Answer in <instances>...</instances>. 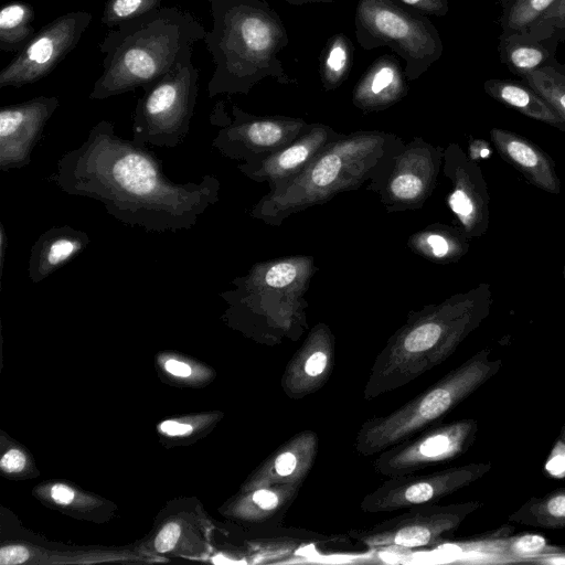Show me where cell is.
<instances>
[{
  "mask_svg": "<svg viewBox=\"0 0 565 565\" xmlns=\"http://www.w3.org/2000/svg\"><path fill=\"white\" fill-rule=\"evenodd\" d=\"M29 558V551L20 545L4 546L0 550V564L15 565Z\"/></svg>",
  "mask_w": 565,
  "mask_h": 565,
  "instance_id": "36",
  "label": "cell"
},
{
  "mask_svg": "<svg viewBox=\"0 0 565 565\" xmlns=\"http://www.w3.org/2000/svg\"><path fill=\"white\" fill-rule=\"evenodd\" d=\"M391 188L401 199H414L422 190V182L413 174H401L393 180Z\"/></svg>",
  "mask_w": 565,
  "mask_h": 565,
  "instance_id": "31",
  "label": "cell"
},
{
  "mask_svg": "<svg viewBox=\"0 0 565 565\" xmlns=\"http://www.w3.org/2000/svg\"><path fill=\"white\" fill-rule=\"evenodd\" d=\"M425 15L445 17L449 11L447 0H395Z\"/></svg>",
  "mask_w": 565,
  "mask_h": 565,
  "instance_id": "32",
  "label": "cell"
},
{
  "mask_svg": "<svg viewBox=\"0 0 565 565\" xmlns=\"http://www.w3.org/2000/svg\"><path fill=\"white\" fill-rule=\"evenodd\" d=\"M60 105L55 96H38L0 109V170L26 167L44 127Z\"/></svg>",
  "mask_w": 565,
  "mask_h": 565,
  "instance_id": "12",
  "label": "cell"
},
{
  "mask_svg": "<svg viewBox=\"0 0 565 565\" xmlns=\"http://www.w3.org/2000/svg\"><path fill=\"white\" fill-rule=\"evenodd\" d=\"M199 71L188 58L143 89L132 114V141L174 148L194 115Z\"/></svg>",
  "mask_w": 565,
  "mask_h": 565,
  "instance_id": "7",
  "label": "cell"
},
{
  "mask_svg": "<svg viewBox=\"0 0 565 565\" xmlns=\"http://www.w3.org/2000/svg\"><path fill=\"white\" fill-rule=\"evenodd\" d=\"M166 370L175 375L181 377H186L191 374V369L188 364L175 361V360H169L166 362Z\"/></svg>",
  "mask_w": 565,
  "mask_h": 565,
  "instance_id": "41",
  "label": "cell"
},
{
  "mask_svg": "<svg viewBox=\"0 0 565 565\" xmlns=\"http://www.w3.org/2000/svg\"><path fill=\"white\" fill-rule=\"evenodd\" d=\"M492 301L490 285L481 284L399 330L375 358L363 397L372 401L401 388L445 362L488 317Z\"/></svg>",
  "mask_w": 565,
  "mask_h": 565,
  "instance_id": "4",
  "label": "cell"
},
{
  "mask_svg": "<svg viewBox=\"0 0 565 565\" xmlns=\"http://www.w3.org/2000/svg\"><path fill=\"white\" fill-rule=\"evenodd\" d=\"M206 30L190 12L160 7L110 29L99 50L103 72L89 99L102 100L147 86L192 58L193 45Z\"/></svg>",
  "mask_w": 565,
  "mask_h": 565,
  "instance_id": "2",
  "label": "cell"
},
{
  "mask_svg": "<svg viewBox=\"0 0 565 565\" xmlns=\"http://www.w3.org/2000/svg\"><path fill=\"white\" fill-rule=\"evenodd\" d=\"M302 484H276L253 488L242 502V513L255 522L277 527L294 503Z\"/></svg>",
  "mask_w": 565,
  "mask_h": 565,
  "instance_id": "21",
  "label": "cell"
},
{
  "mask_svg": "<svg viewBox=\"0 0 565 565\" xmlns=\"http://www.w3.org/2000/svg\"><path fill=\"white\" fill-rule=\"evenodd\" d=\"M490 139L500 157L514 167L527 182L552 194L561 192V180L554 161L537 145L503 128H492Z\"/></svg>",
  "mask_w": 565,
  "mask_h": 565,
  "instance_id": "16",
  "label": "cell"
},
{
  "mask_svg": "<svg viewBox=\"0 0 565 565\" xmlns=\"http://www.w3.org/2000/svg\"><path fill=\"white\" fill-rule=\"evenodd\" d=\"M563 275H564V280H565V265H564V270H563Z\"/></svg>",
  "mask_w": 565,
  "mask_h": 565,
  "instance_id": "45",
  "label": "cell"
},
{
  "mask_svg": "<svg viewBox=\"0 0 565 565\" xmlns=\"http://www.w3.org/2000/svg\"><path fill=\"white\" fill-rule=\"evenodd\" d=\"M427 243L430 246L433 254L438 258H444L450 253L451 244L440 234H430L427 237Z\"/></svg>",
  "mask_w": 565,
  "mask_h": 565,
  "instance_id": "38",
  "label": "cell"
},
{
  "mask_svg": "<svg viewBox=\"0 0 565 565\" xmlns=\"http://www.w3.org/2000/svg\"><path fill=\"white\" fill-rule=\"evenodd\" d=\"M491 468L489 462H471L425 475L391 477L363 497L360 509L366 513H382L437 503L481 479Z\"/></svg>",
  "mask_w": 565,
  "mask_h": 565,
  "instance_id": "10",
  "label": "cell"
},
{
  "mask_svg": "<svg viewBox=\"0 0 565 565\" xmlns=\"http://www.w3.org/2000/svg\"><path fill=\"white\" fill-rule=\"evenodd\" d=\"M353 54L352 41L344 33L328 39L319 56V75L326 90L338 88L348 78Z\"/></svg>",
  "mask_w": 565,
  "mask_h": 565,
  "instance_id": "25",
  "label": "cell"
},
{
  "mask_svg": "<svg viewBox=\"0 0 565 565\" xmlns=\"http://www.w3.org/2000/svg\"><path fill=\"white\" fill-rule=\"evenodd\" d=\"M8 237L6 234V230L2 223H0V271L2 275L4 260H6V253L8 249Z\"/></svg>",
  "mask_w": 565,
  "mask_h": 565,
  "instance_id": "42",
  "label": "cell"
},
{
  "mask_svg": "<svg viewBox=\"0 0 565 565\" xmlns=\"http://www.w3.org/2000/svg\"><path fill=\"white\" fill-rule=\"evenodd\" d=\"M558 440L565 446V424H564V426H563V428L561 430Z\"/></svg>",
  "mask_w": 565,
  "mask_h": 565,
  "instance_id": "44",
  "label": "cell"
},
{
  "mask_svg": "<svg viewBox=\"0 0 565 565\" xmlns=\"http://www.w3.org/2000/svg\"><path fill=\"white\" fill-rule=\"evenodd\" d=\"M508 521L547 530L565 529V488L530 498Z\"/></svg>",
  "mask_w": 565,
  "mask_h": 565,
  "instance_id": "22",
  "label": "cell"
},
{
  "mask_svg": "<svg viewBox=\"0 0 565 565\" xmlns=\"http://www.w3.org/2000/svg\"><path fill=\"white\" fill-rule=\"evenodd\" d=\"M181 527L178 523L171 522L163 526L154 541V547L160 553L172 550L180 536Z\"/></svg>",
  "mask_w": 565,
  "mask_h": 565,
  "instance_id": "34",
  "label": "cell"
},
{
  "mask_svg": "<svg viewBox=\"0 0 565 565\" xmlns=\"http://www.w3.org/2000/svg\"><path fill=\"white\" fill-rule=\"evenodd\" d=\"M501 366L502 360L492 359L489 349L476 352L392 413L363 422L354 438V449L362 456H373L436 425Z\"/></svg>",
  "mask_w": 565,
  "mask_h": 565,
  "instance_id": "5",
  "label": "cell"
},
{
  "mask_svg": "<svg viewBox=\"0 0 565 565\" xmlns=\"http://www.w3.org/2000/svg\"><path fill=\"white\" fill-rule=\"evenodd\" d=\"M292 6H303L308 3H331L334 0H282Z\"/></svg>",
  "mask_w": 565,
  "mask_h": 565,
  "instance_id": "43",
  "label": "cell"
},
{
  "mask_svg": "<svg viewBox=\"0 0 565 565\" xmlns=\"http://www.w3.org/2000/svg\"><path fill=\"white\" fill-rule=\"evenodd\" d=\"M482 507L480 501L440 505H417L348 536L372 550H418L447 542L468 515Z\"/></svg>",
  "mask_w": 565,
  "mask_h": 565,
  "instance_id": "8",
  "label": "cell"
},
{
  "mask_svg": "<svg viewBox=\"0 0 565 565\" xmlns=\"http://www.w3.org/2000/svg\"><path fill=\"white\" fill-rule=\"evenodd\" d=\"M318 448L316 431L306 429L295 434L260 465L250 486L302 484L315 465Z\"/></svg>",
  "mask_w": 565,
  "mask_h": 565,
  "instance_id": "14",
  "label": "cell"
},
{
  "mask_svg": "<svg viewBox=\"0 0 565 565\" xmlns=\"http://www.w3.org/2000/svg\"><path fill=\"white\" fill-rule=\"evenodd\" d=\"M406 75L396 57L384 54L372 62L354 88V103L364 107L392 104L407 92Z\"/></svg>",
  "mask_w": 565,
  "mask_h": 565,
  "instance_id": "18",
  "label": "cell"
},
{
  "mask_svg": "<svg viewBox=\"0 0 565 565\" xmlns=\"http://www.w3.org/2000/svg\"><path fill=\"white\" fill-rule=\"evenodd\" d=\"M92 21L84 10L67 12L43 25L0 72V87L20 88L47 76L78 44Z\"/></svg>",
  "mask_w": 565,
  "mask_h": 565,
  "instance_id": "11",
  "label": "cell"
},
{
  "mask_svg": "<svg viewBox=\"0 0 565 565\" xmlns=\"http://www.w3.org/2000/svg\"><path fill=\"white\" fill-rule=\"evenodd\" d=\"M51 495L56 502L66 504L73 500L74 492L64 484H56L52 488Z\"/></svg>",
  "mask_w": 565,
  "mask_h": 565,
  "instance_id": "40",
  "label": "cell"
},
{
  "mask_svg": "<svg viewBox=\"0 0 565 565\" xmlns=\"http://www.w3.org/2000/svg\"><path fill=\"white\" fill-rule=\"evenodd\" d=\"M308 156L309 149L306 145L292 146L280 153L277 164L284 170H289L303 162Z\"/></svg>",
  "mask_w": 565,
  "mask_h": 565,
  "instance_id": "35",
  "label": "cell"
},
{
  "mask_svg": "<svg viewBox=\"0 0 565 565\" xmlns=\"http://www.w3.org/2000/svg\"><path fill=\"white\" fill-rule=\"evenodd\" d=\"M90 243L87 233L70 225L53 226L31 247L28 275L38 284L81 254Z\"/></svg>",
  "mask_w": 565,
  "mask_h": 565,
  "instance_id": "17",
  "label": "cell"
},
{
  "mask_svg": "<svg viewBox=\"0 0 565 565\" xmlns=\"http://www.w3.org/2000/svg\"><path fill=\"white\" fill-rule=\"evenodd\" d=\"M500 38L532 33L557 0H501Z\"/></svg>",
  "mask_w": 565,
  "mask_h": 565,
  "instance_id": "23",
  "label": "cell"
},
{
  "mask_svg": "<svg viewBox=\"0 0 565 565\" xmlns=\"http://www.w3.org/2000/svg\"><path fill=\"white\" fill-rule=\"evenodd\" d=\"M49 180L64 193L99 201L126 225L157 233L193 227L220 191L211 174L199 182L171 180L154 152L118 136L108 120L98 121L85 141L65 152Z\"/></svg>",
  "mask_w": 565,
  "mask_h": 565,
  "instance_id": "1",
  "label": "cell"
},
{
  "mask_svg": "<svg viewBox=\"0 0 565 565\" xmlns=\"http://www.w3.org/2000/svg\"><path fill=\"white\" fill-rule=\"evenodd\" d=\"M521 81L532 87L559 114L565 121V64L556 58L529 74Z\"/></svg>",
  "mask_w": 565,
  "mask_h": 565,
  "instance_id": "26",
  "label": "cell"
},
{
  "mask_svg": "<svg viewBox=\"0 0 565 565\" xmlns=\"http://www.w3.org/2000/svg\"><path fill=\"white\" fill-rule=\"evenodd\" d=\"M25 456L18 449L7 451L1 458L0 466L6 472H18L25 466Z\"/></svg>",
  "mask_w": 565,
  "mask_h": 565,
  "instance_id": "37",
  "label": "cell"
},
{
  "mask_svg": "<svg viewBox=\"0 0 565 565\" xmlns=\"http://www.w3.org/2000/svg\"><path fill=\"white\" fill-rule=\"evenodd\" d=\"M526 35L534 39L554 36L558 42H565V0H557L539 26Z\"/></svg>",
  "mask_w": 565,
  "mask_h": 565,
  "instance_id": "28",
  "label": "cell"
},
{
  "mask_svg": "<svg viewBox=\"0 0 565 565\" xmlns=\"http://www.w3.org/2000/svg\"><path fill=\"white\" fill-rule=\"evenodd\" d=\"M334 359L332 334L323 328L312 331L284 370L280 386L285 395L301 399L321 390L333 372Z\"/></svg>",
  "mask_w": 565,
  "mask_h": 565,
  "instance_id": "13",
  "label": "cell"
},
{
  "mask_svg": "<svg viewBox=\"0 0 565 565\" xmlns=\"http://www.w3.org/2000/svg\"><path fill=\"white\" fill-rule=\"evenodd\" d=\"M354 25L363 50L388 46L404 60L408 81L427 72L444 52L439 32L428 17L395 0H359Z\"/></svg>",
  "mask_w": 565,
  "mask_h": 565,
  "instance_id": "6",
  "label": "cell"
},
{
  "mask_svg": "<svg viewBox=\"0 0 565 565\" xmlns=\"http://www.w3.org/2000/svg\"><path fill=\"white\" fill-rule=\"evenodd\" d=\"M161 2L162 0H107L100 21L114 29L160 8Z\"/></svg>",
  "mask_w": 565,
  "mask_h": 565,
  "instance_id": "27",
  "label": "cell"
},
{
  "mask_svg": "<svg viewBox=\"0 0 565 565\" xmlns=\"http://www.w3.org/2000/svg\"><path fill=\"white\" fill-rule=\"evenodd\" d=\"M483 89L497 102L565 132V121L559 114L524 82L490 78L483 83Z\"/></svg>",
  "mask_w": 565,
  "mask_h": 565,
  "instance_id": "19",
  "label": "cell"
},
{
  "mask_svg": "<svg viewBox=\"0 0 565 565\" xmlns=\"http://www.w3.org/2000/svg\"><path fill=\"white\" fill-rule=\"evenodd\" d=\"M454 168L457 181L449 196V206L457 215L468 235H483L489 226V192L486 179L476 162L458 152Z\"/></svg>",
  "mask_w": 565,
  "mask_h": 565,
  "instance_id": "15",
  "label": "cell"
},
{
  "mask_svg": "<svg viewBox=\"0 0 565 565\" xmlns=\"http://www.w3.org/2000/svg\"><path fill=\"white\" fill-rule=\"evenodd\" d=\"M297 276V268L290 263H280L271 266L265 274V281L270 287H285L291 284Z\"/></svg>",
  "mask_w": 565,
  "mask_h": 565,
  "instance_id": "30",
  "label": "cell"
},
{
  "mask_svg": "<svg viewBox=\"0 0 565 565\" xmlns=\"http://www.w3.org/2000/svg\"><path fill=\"white\" fill-rule=\"evenodd\" d=\"M558 41L554 36L534 39L527 35L500 38L499 56L508 70L520 78L556 58Z\"/></svg>",
  "mask_w": 565,
  "mask_h": 565,
  "instance_id": "20",
  "label": "cell"
},
{
  "mask_svg": "<svg viewBox=\"0 0 565 565\" xmlns=\"http://www.w3.org/2000/svg\"><path fill=\"white\" fill-rule=\"evenodd\" d=\"M546 547V541L539 535H524L516 537L510 546L509 551L518 555H532L541 553Z\"/></svg>",
  "mask_w": 565,
  "mask_h": 565,
  "instance_id": "33",
  "label": "cell"
},
{
  "mask_svg": "<svg viewBox=\"0 0 565 565\" xmlns=\"http://www.w3.org/2000/svg\"><path fill=\"white\" fill-rule=\"evenodd\" d=\"M213 26L203 41L215 64L209 97L247 94L265 77L295 83L278 53L288 33L278 13L264 0H207Z\"/></svg>",
  "mask_w": 565,
  "mask_h": 565,
  "instance_id": "3",
  "label": "cell"
},
{
  "mask_svg": "<svg viewBox=\"0 0 565 565\" xmlns=\"http://www.w3.org/2000/svg\"><path fill=\"white\" fill-rule=\"evenodd\" d=\"M160 429L167 435L179 436L190 434L193 428L188 424H182L174 420H167L160 425Z\"/></svg>",
  "mask_w": 565,
  "mask_h": 565,
  "instance_id": "39",
  "label": "cell"
},
{
  "mask_svg": "<svg viewBox=\"0 0 565 565\" xmlns=\"http://www.w3.org/2000/svg\"><path fill=\"white\" fill-rule=\"evenodd\" d=\"M34 19V8L26 2L4 4L0 10V50L19 53L35 33Z\"/></svg>",
  "mask_w": 565,
  "mask_h": 565,
  "instance_id": "24",
  "label": "cell"
},
{
  "mask_svg": "<svg viewBox=\"0 0 565 565\" xmlns=\"http://www.w3.org/2000/svg\"><path fill=\"white\" fill-rule=\"evenodd\" d=\"M341 168V159L337 154L323 157L315 167L311 180L317 186H327L338 177Z\"/></svg>",
  "mask_w": 565,
  "mask_h": 565,
  "instance_id": "29",
  "label": "cell"
},
{
  "mask_svg": "<svg viewBox=\"0 0 565 565\" xmlns=\"http://www.w3.org/2000/svg\"><path fill=\"white\" fill-rule=\"evenodd\" d=\"M477 435L478 422L472 418L434 425L379 452L374 468L387 478L415 473L461 456Z\"/></svg>",
  "mask_w": 565,
  "mask_h": 565,
  "instance_id": "9",
  "label": "cell"
}]
</instances>
